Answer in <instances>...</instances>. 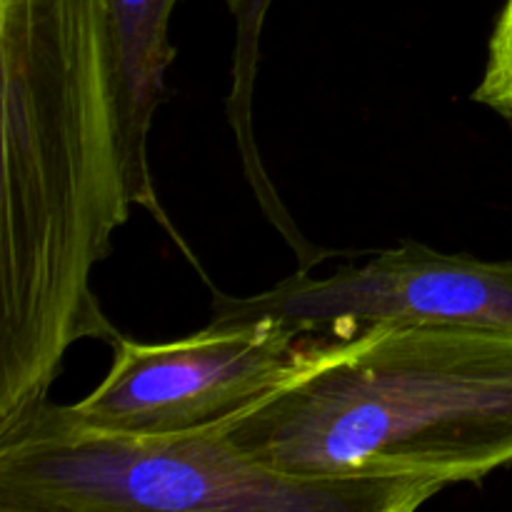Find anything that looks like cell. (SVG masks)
Instances as JSON below:
<instances>
[{
  "instance_id": "6da1fadb",
  "label": "cell",
  "mask_w": 512,
  "mask_h": 512,
  "mask_svg": "<svg viewBox=\"0 0 512 512\" xmlns=\"http://www.w3.org/2000/svg\"><path fill=\"white\" fill-rule=\"evenodd\" d=\"M0 423L48 398L68 350L118 338L90 275L128 220L108 0H0Z\"/></svg>"
},
{
  "instance_id": "7a4b0ae2",
  "label": "cell",
  "mask_w": 512,
  "mask_h": 512,
  "mask_svg": "<svg viewBox=\"0 0 512 512\" xmlns=\"http://www.w3.org/2000/svg\"><path fill=\"white\" fill-rule=\"evenodd\" d=\"M225 428L300 478L483 483L512 463V330L393 323L328 335L303 375Z\"/></svg>"
},
{
  "instance_id": "3957f363",
  "label": "cell",
  "mask_w": 512,
  "mask_h": 512,
  "mask_svg": "<svg viewBox=\"0 0 512 512\" xmlns=\"http://www.w3.org/2000/svg\"><path fill=\"white\" fill-rule=\"evenodd\" d=\"M440 493L423 480L290 475L225 423L115 433L50 398L0 423V512H413Z\"/></svg>"
},
{
  "instance_id": "277c9868",
  "label": "cell",
  "mask_w": 512,
  "mask_h": 512,
  "mask_svg": "<svg viewBox=\"0 0 512 512\" xmlns=\"http://www.w3.org/2000/svg\"><path fill=\"white\" fill-rule=\"evenodd\" d=\"M328 335H303L273 318L210 320L168 343L118 335L93 393L65 405L93 428L168 435L228 423L303 375Z\"/></svg>"
},
{
  "instance_id": "5b68a950",
  "label": "cell",
  "mask_w": 512,
  "mask_h": 512,
  "mask_svg": "<svg viewBox=\"0 0 512 512\" xmlns=\"http://www.w3.org/2000/svg\"><path fill=\"white\" fill-rule=\"evenodd\" d=\"M258 318L280 320L303 335L330 338L393 323L512 330V260H480L403 243L325 278L300 268L248 298L215 295L210 320Z\"/></svg>"
},
{
  "instance_id": "8992f818",
  "label": "cell",
  "mask_w": 512,
  "mask_h": 512,
  "mask_svg": "<svg viewBox=\"0 0 512 512\" xmlns=\"http://www.w3.org/2000/svg\"><path fill=\"white\" fill-rule=\"evenodd\" d=\"M183 0H108L118 50L120 130L130 203L148 210L173 233L160 208L150 168V130L165 95V73L175 58L170 18Z\"/></svg>"
},
{
  "instance_id": "52a82bcc",
  "label": "cell",
  "mask_w": 512,
  "mask_h": 512,
  "mask_svg": "<svg viewBox=\"0 0 512 512\" xmlns=\"http://www.w3.org/2000/svg\"><path fill=\"white\" fill-rule=\"evenodd\" d=\"M512 123V0H505L490 38L488 65L473 95Z\"/></svg>"
}]
</instances>
